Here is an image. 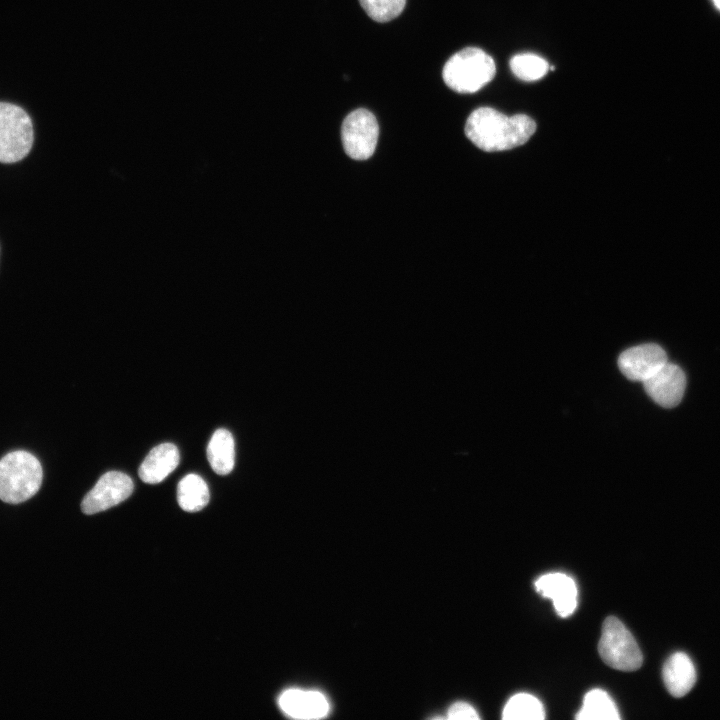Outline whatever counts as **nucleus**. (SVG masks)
<instances>
[{
	"instance_id": "nucleus-4",
	"label": "nucleus",
	"mask_w": 720,
	"mask_h": 720,
	"mask_svg": "<svg viewBox=\"0 0 720 720\" xmlns=\"http://www.w3.org/2000/svg\"><path fill=\"white\" fill-rule=\"evenodd\" d=\"M598 652L608 666L622 671L637 670L643 662L636 640L614 616L607 617L603 623Z\"/></svg>"
},
{
	"instance_id": "nucleus-10",
	"label": "nucleus",
	"mask_w": 720,
	"mask_h": 720,
	"mask_svg": "<svg viewBox=\"0 0 720 720\" xmlns=\"http://www.w3.org/2000/svg\"><path fill=\"white\" fill-rule=\"evenodd\" d=\"M536 590L553 601L557 614L561 617L571 615L577 607V587L575 581L560 572L548 573L535 581Z\"/></svg>"
},
{
	"instance_id": "nucleus-5",
	"label": "nucleus",
	"mask_w": 720,
	"mask_h": 720,
	"mask_svg": "<svg viewBox=\"0 0 720 720\" xmlns=\"http://www.w3.org/2000/svg\"><path fill=\"white\" fill-rule=\"evenodd\" d=\"M33 144V125L21 107L0 102V162L14 163L27 156Z\"/></svg>"
},
{
	"instance_id": "nucleus-6",
	"label": "nucleus",
	"mask_w": 720,
	"mask_h": 720,
	"mask_svg": "<svg viewBox=\"0 0 720 720\" xmlns=\"http://www.w3.org/2000/svg\"><path fill=\"white\" fill-rule=\"evenodd\" d=\"M379 127L375 116L360 108L347 115L342 123L341 138L345 152L355 160H365L375 151Z\"/></svg>"
},
{
	"instance_id": "nucleus-16",
	"label": "nucleus",
	"mask_w": 720,
	"mask_h": 720,
	"mask_svg": "<svg viewBox=\"0 0 720 720\" xmlns=\"http://www.w3.org/2000/svg\"><path fill=\"white\" fill-rule=\"evenodd\" d=\"M579 720H618V709L607 692L590 690L584 696L582 706L576 715Z\"/></svg>"
},
{
	"instance_id": "nucleus-17",
	"label": "nucleus",
	"mask_w": 720,
	"mask_h": 720,
	"mask_svg": "<svg viewBox=\"0 0 720 720\" xmlns=\"http://www.w3.org/2000/svg\"><path fill=\"white\" fill-rule=\"evenodd\" d=\"M502 718L505 720H542L545 718V711L538 698L528 693H518L507 701Z\"/></svg>"
},
{
	"instance_id": "nucleus-14",
	"label": "nucleus",
	"mask_w": 720,
	"mask_h": 720,
	"mask_svg": "<svg viewBox=\"0 0 720 720\" xmlns=\"http://www.w3.org/2000/svg\"><path fill=\"white\" fill-rule=\"evenodd\" d=\"M207 459L213 471L229 474L235 463V446L232 434L226 429L216 430L207 446Z\"/></svg>"
},
{
	"instance_id": "nucleus-11",
	"label": "nucleus",
	"mask_w": 720,
	"mask_h": 720,
	"mask_svg": "<svg viewBox=\"0 0 720 720\" xmlns=\"http://www.w3.org/2000/svg\"><path fill=\"white\" fill-rule=\"evenodd\" d=\"M281 710L297 719H318L329 712V702L319 691L288 689L278 699Z\"/></svg>"
},
{
	"instance_id": "nucleus-3",
	"label": "nucleus",
	"mask_w": 720,
	"mask_h": 720,
	"mask_svg": "<svg viewBox=\"0 0 720 720\" xmlns=\"http://www.w3.org/2000/svg\"><path fill=\"white\" fill-rule=\"evenodd\" d=\"M493 58L476 47H467L455 53L445 63L442 77L445 84L458 93H474L495 76Z\"/></svg>"
},
{
	"instance_id": "nucleus-8",
	"label": "nucleus",
	"mask_w": 720,
	"mask_h": 720,
	"mask_svg": "<svg viewBox=\"0 0 720 720\" xmlns=\"http://www.w3.org/2000/svg\"><path fill=\"white\" fill-rule=\"evenodd\" d=\"M667 362V355L663 348L649 343L633 346L623 351L618 358V367L629 380L643 383Z\"/></svg>"
},
{
	"instance_id": "nucleus-7",
	"label": "nucleus",
	"mask_w": 720,
	"mask_h": 720,
	"mask_svg": "<svg viewBox=\"0 0 720 720\" xmlns=\"http://www.w3.org/2000/svg\"><path fill=\"white\" fill-rule=\"evenodd\" d=\"M133 489V481L127 474L109 471L103 474L85 495L81 509L87 515L107 510L126 500Z\"/></svg>"
},
{
	"instance_id": "nucleus-13",
	"label": "nucleus",
	"mask_w": 720,
	"mask_h": 720,
	"mask_svg": "<svg viewBox=\"0 0 720 720\" xmlns=\"http://www.w3.org/2000/svg\"><path fill=\"white\" fill-rule=\"evenodd\" d=\"M663 681L674 697H683L696 682V671L690 657L684 652L673 653L663 666Z\"/></svg>"
},
{
	"instance_id": "nucleus-15",
	"label": "nucleus",
	"mask_w": 720,
	"mask_h": 720,
	"mask_svg": "<svg viewBox=\"0 0 720 720\" xmlns=\"http://www.w3.org/2000/svg\"><path fill=\"white\" fill-rule=\"evenodd\" d=\"M209 498V488L197 474H188L178 483L177 500L184 511L202 510L208 504Z\"/></svg>"
},
{
	"instance_id": "nucleus-21",
	"label": "nucleus",
	"mask_w": 720,
	"mask_h": 720,
	"mask_svg": "<svg viewBox=\"0 0 720 720\" xmlns=\"http://www.w3.org/2000/svg\"><path fill=\"white\" fill-rule=\"evenodd\" d=\"M715 6L720 10V0H713Z\"/></svg>"
},
{
	"instance_id": "nucleus-1",
	"label": "nucleus",
	"mask_w": 720,
	"mask_h": 720,
	"mask_svg": "<svg viewBox=\"0 0 720 720\" xmlns=\"http://www.w3.org/2000/svg\"><path fill=\"white\" fill-rule=\"evenodd\" d=\"M536 130V123L525 114L506 116L491 108L480 107L467 118L465 134L478 148L503 151L527 142Z\"/></svg>"
},
{
	"instance_id": "nucleus-9",
	"label": "nucleus",
	"mask_w": 720,
	"mask_h": 720,
	"mask_svg": "<svg viewBox=\"0 0 720 720\" xmlns=\"http://www.w3.org/2000/svg\"><path fill=\"white\" fill-rule=\"evenodd\" d=\"M648 396L664 408L677 406L684 395L686 377L683 370L667 362L655 374L643 382Z\"/></svg>"
},
{
	"instance_id": "nucleus-20",
	"label": "nucleus",
	"mask_w": 720,
	"mask_h": 720,
	"mask_svg": "<svg viewBox=\"0 0 720 720\" xmlns=\"http://www.w3.org/2000/svg\"><path fill=\"white\" fill-rule=\"evenodd\" d=\"M447 718L454 720H476L479 719V715L470 704L466 702H456L448 709Z\"/></svg>"
},
{
	"instance_id": "nucleus-19",
	"label": "nucleus",
	"mask_w": 720,
	"mask_h": 720,
	"mask_svg": "<svg viewBox=\"0 0 720 720\" xmlns=\"http://www.w3.org/2000/svg\"><path fill=\"white\" fill-rule=\"evenodd\" d=\"M370 18L377 22H388L403 11L406 0H359Z\"/></svg>"
},
{
	"instance_id": "nucleus-2",
	"label": "nucleus",
	"mask_w": 720,
	"mask_h": 720,
	"mask_svg": "<svg viewBox=\"0 0 720 720\" xmlns=\"http://www.w3.org/2000/svg\"><path fill=\"white\" fill-rule=\"evenodd\" d=\"M39 460L24 450L12 451L0 460V499L18 504L34 496L42 484Z\"/></svg>"
},
{
	"instance_id": "nucleus-18",
	"label": "nucleus",
	"mask_w": 720,
	"mask_h": 720,
	"mask_svg": "<svg viewBox=\"0 0 720 720\" xmlns=\"http://www.w3.org/2000/svg\"><path fill=\"white\" fill-rule=\"evenodd\" d=\"M513 74L523 81H536L544 77L548 70V62L533 53H521L510 60Z\"/></svg>"
},
{
	"instance_id": "nucleus-12",
	"label": "nucleus",
	"mask_w": 720,
	"mask_h": 720,
	"mask_svg": "<svg viewBox=\"0 0 720 720\" xmlns=\"http://www.w3.org/2000/svg\"><path fill=\"white\" fill-rule=\"evenodd\" d=\"M178 448L172 443H162L148 453L139 467V477L148 484L163 481L179 464Z\"/></svg>"
}]
</instances>
